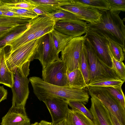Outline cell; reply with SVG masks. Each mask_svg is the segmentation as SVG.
<instances>
[{"label": "cell", "mask_w": 125, "mask_h": 125, "mask_svg": "<svg viewBox=\"0 0 125 125\" xmlns=\"http://www.w3.org/2000/svg\"><path fill=\"white\" fill-rule=\"evenodd\" d=\"M33 92L39 100L43 101L47 99L60 98L68 101H79L84 104L88 102L89 98L87 88L80 90L69 86H61L49 84L41 78L33 76L29 79Z\"/></svg>", "instance_id": "cell-1"}, {"label": "cell", "mask_w": 125, "mask_h": 125, "mask_svg": "<svg viewBox=\"0 0 125 125\" xmlns=\"http://www.w3.org/2000/svg\"><path fill=\"white\" fill-rule=\"evenodd\" d=\"M102 13L99 21L88 24V29L103 35L115 42L125 51V26L124 19L119 14L120 11H100Z\"/></svg>", "instance_id": "cell-2"}, {"label": "cell", "mask_w": 125, "mask_h": 125, "mask_svg": "<svg viewBox=\"0 0 125 125\" xmlns=\"http://www.w3.org/2000/svg\"><path fill=\"white\" fill-rule=\"evenodd\" d=\"M56 22L47 15L39 16L29 21L27 29L19 36L7 44L11 52L25 43L38 39L51 32L54 29Z\"/></svg>", "instance_id": "cell-3"}, {"label": "cell", "mask_w": 125, "mask_h": 125, "mask_svg": "<svg viewBox=\"0 0 125 125\" xmlns=\"http://www.w3.org/2000/svg\"><path fill=\"white\" fill-rule=\"evenodd\" d=\"M41 37L25 43L11 52L6 53L5 62L10 71L12 72L17 67L24 65H30L34 59Z\"/></svg>", "instance_id": "cell-4"}, {"label": "cell", "mask_w": 125, "mask_h": 125, "mask_svg": "<svg viewBox=\"0 0 125 125\" xmlns=\"http://www.w3.org/2000/svg\"><path fill=\"white\" fill-rule=\"evenodd\" d=\"M84 44L89 71L90 81L88 85L105 79H120L113 69L107 66L99 58L86 38Z\"/></svg>", "instance_id": "cell-5"}, {"label": "cell", "mask_w": 125, "mask_h": 125, "mask_svg": "<svg viewBox=\"0 0 125 125\" xmlns=\"http://www.w3.org/2000/svg\"><path fill=\"white\" fill-rule=\"evenodd\" d=\"M88 94L99 99L122 125H125V108L102 87H87Z\"/></svg>", "instance_id": "cell-6"}, {"label": "cell", "mask_w": 125, "mask_h": 125, "mask_svg": "<svg viewBox=\"0 0 125 125\" xmlns=\"http://www.w3.org/2000/svg\"><path fill=\"white\" fill-rule=\"evenodd\" d=\"M12 72L13 83L11 88L13 94L12 106L25 107L29 93V79L21 67L15 68Z\"/></svg>", "instance_id": "cell-7"}, {"label": "cell", "mask_w": 125, "mask_h": 125, "mask_svg": "<svg viewBox=\"0 0 125 125\" xmlns=\"http://www.w3.org/2000/svg\"><path fill=\"white\" fill-rule=\"evenodd\" d=\"M86 35L73 38L61 52V59L64 62L66 73L79 68V61Z\"/></svg>", "instance_id": "cell-8"}, {"label": "cell", "mask_w": 125, "mask_h": 125, "mask_svg": "<svg viewBox=\"0 0 125 125\" xmlns=\"http://www.w3.org/2000/svg\"><path fill=\"white\" fill-rule=\"evenodd\" d=\"M42 80L52 85L61 86H68L66 68L61 58L42 69Z\"/></svg>", "instance_id": "cell-9"}, {"label": "cell", "mask_w": 125, "mask_h": 125, "mask_svg": "<svg viewBox=\"0 0 125 125\" xmlns=\"http://www.w3.org/2000/svg\"><path fill=\"white\" fill-rule=\"evenodd\" d=\"M85 35L86 38L99 58L107 66L112 68V62L107 37L100 33L89 29Z\"/></svg>", "instance_id": "cell-10"}, {"label": "cell", "mask_w": 125, "mask_h": 125, "mask_svg": "<svg viewBox=\"0 0 125 125\" xmlns=\"http://www.w3.org/2000/svg\"><path fill=\"white\" fill-rule=\"evenodd\" d=\"M59 54L55 47L50 32L41 37L34 59L39 61L43 69L49 64L58 60Z\"/></svg>", "instance_id": "cell-11"}, {"label": "cell", "mask_w": 125, "mask_h": 125, "mask_svg": "<svg viewBox=\"0 0 125 125\" xmlns=\"http://www.w3.org/2000/svg\"><path fill=\"white\" fill-rule=\"evenodd\" d=\"M62 10L71 12L83 18L86 22L91 24L97 22L102 15L98 10L85 5L78 0H72L68 4L61 7Z\"/></svg>", "instance_id": "cell-12"}, {"label": "cell", "mask_w": 125, "mask_h": 125, "mask_svg": "<svg viewBox=\"0 0 125 125\" xmlns=\"http://www.w3.org/2000/svg\"><path fill=\"white\" fill-rule=\"evenodd\" d=\"M54 28L72 38L81 36L88 30V24L86 22L77 20L59 21L55 24Z\"/></svg>", "instance_id": "cell-13"}, {"label": "cell", "mask_w": 125, "mask_h": 125, "mask_svg": "<svg viewBox=\"0 0 125 125\" xmlns=\"http://www.w3.org/2000/svg\"><path fill=\"white\" fill-rule=\"evenodd\" d=\"M43 102L51 115L52 124L65 119L69 109L67 101L62 98L56 97L47 99Z\"/></svg>", "instance_id": "cell-14"}, {"label": "cell", "mask_w": 125, "mask_h": 125, "mask_svg": "<svg viewBox=\"0 0 125 125\" xmlns=\"http://www.w3.org/2000/svg\"><path fill=\"white\" fill-rule=\"evenodd\" d=\"M90 111L95 125H113L107 109L97 98L91 96Z\"/></svg>", "instance_id": "cell-15"}, {"label": "cell", "mask_w": 125, "mask_h": 125, "mask_svg": "<svg viewBox=\"0 0 125 125\" xmlns=\"http://www.w3.org/2000/svg\"><path fill=\"white\" fill-rule=\"evenodd\" d=\"M1 125H30L25 107L11 106L2 119Z\"/></svg>", "instance_id": "cell-16"}, {"label": "cell", "mask_w": 125, "mask_h": 125, "mask_svg": "<svg viewBox=\"0 0 125 125\" xmlns=\"http://www.w3.org/2000/svg\"><path fill=\"white\" fill-rule=\"evenodd\" d=\"M36 7L50 14L62 10L61 7L70 3L72 0H28Z\"/></svg>", "instance_id": "cell-17"}, {"label": "cell", "mask_w": 125, "mask_h": 125, "mask_svg": "<svg viewBox=\"0 0 125 125\" xmlns=\"http://www.w3.org/2000/svg\"><path fill=\"white\" fill-rule=\"evenodd\" d=\"M67 125H95L93 121L81 112L69 108L65 119Z\"/></svg>", "instance_id": "cell-18"}, {"label": "cell", "mask_w": 125, "mask_h": 125, "mask_svg": "<svg viewBox=\"0 0 125 125\" xmlns=\"http://www.w3.org/2000/svg\"><path fill=\"white\" fill-rule=\"evenodd\" d=\"M67 75L70 87L80 90L87 88V85L80 68L67 73Z\"/></svg>", "instance_id": "cell-19"}, {"label": "cell", "mask_w": 125, "mask_h": 125, "mask_svg": "<svg viewBox=\"0 0 125 125\" xmlns=\"http://www.w3.org/2000/svg\"><path fill=\"white\" fill-rule=\"evenodd\" d=\"M6 52H3L1 59L0 67V83L10 88L11 87L13 83V72L7 67L5 61Z\"/></svg>", "instance_id": "cell-20"}, {"label": "cell", "mask_w": 125, "mask_h": 125, "mask_svg": "<svg viewBox=\"0 0 125 125\" xmlns=\"http://www.w3.org/2000/svg\"><path fill=\"white\" fill-rule=\"evenodd\" d=\"M52 41L57 52L62 51L72 37L63 34L54 29L51 32Z\"/></svg>", "instance_id": "cell-21"}, {"label": "cell", "mask_w": 125, "mask_h": 125, "mask_svg": "<svg viewBox=\"0 0 125 125\" xmlns=\"http://www.w3.org/2000/svg\"><path fill=\"white\" fill-rule=\"evenodd\" d=\"M79 65L80 69L87 86L90 81V75L87 56L84 42L80 55Z\"/></svg>", "instance_id": "cell-22"}, {"label": "cell", "mask_w": 125, "mask_h": 125, "mask_svg": "<svg viewBox=\"0 0 125 125\" xmlns=\"http://www.w3.org/2000/svg\"><path fill=\"white\" fill-rule=\"evenodd\" d=\"M28 24L18 26L0 37V48L5 46H6L7 44L21 35L27 29Z\"/></svg>", "instance_id": "cell-23"}, {"label": "cell", "mask_w": 125, "mask_h": 125, "mask_svg": "<svg viewBox=\"0 0 125 125\" xmlns=\"http://www.w3.org/2000/svg\"><path fill=\"white\" fill-rule=\"evenodd\" d=\"M31 19L14 18L0 15V26H21L28 24Z\"/></svg>", "instance_id": "cell-24"}, {"label": "cell", "mask_w": 125, "mask_h": 125, "mask_svg": "<svg viewBox=\"0 0 125 125\" xmlns=\"http://www.w3.org/2000/svg\"><path fill=\"white\" fill-rule=\"evenodd\" d=\"M52 17L56 22L61 20H77L85 21L84 19L79 16L70 12L61 10L47 15Z\"/></svg>", "instance_id": "cell-25"}, {"label": "cell", "mask_w": 125, "mask_h": 125, "mask_svg": "<svg viewBox=\"0 0 125 125\" xmlns=\"http://www.w3.org/2000/svg\"><path fill=\"white\" fill-rule=\"evenodd\" d=\"M0 5L8 7L30 9L35 7L28 0H0Z\"/></svg>", "instance_id": "cell-26"}, {"label": "cell", "mask_w": 125, "mask_h": 125, "mask_svg": "<svg viewBox=\"0 0 125 125\" xmlns=\"http://www.w3.org/2000/svg\"><path fill=\"white\" fill-rule=\"evenodd\" d=\"M107 37L108 47L113 56L117 60L123 61L124 59V53L122 47L118 43Z\"/></svg>", "instance_id": "cell-27"}, {"label": "cell", "mask_w": 125, "mask_h": 125, "mask_svg": "<svg viewBox=\"0 0 125 125\" xmlns=\"http://www.w3.org/2000/svg\"><path fill=\"white\" fill-rule=\"evenodd\" d=\"M80 2L100 11L109 10L110 4L107 0H78Z\"/></svg>", "instance_id": "cell-28"}, {"label": "cell", "mask_w": 125, "mask_h": 125, "mask_svg": "<svg viewBox=\"0 0 125 125\" xmlns=\"http://www.w3.org/2000/svg\"><path fill=\"white\" fill-rule=\"evenodd\" d=\"M125 82L119 79H108L95 82L89 84L87 86L116 87L122 86Z\"/></svg>", "instance_id": "cell-29"}, {"label": "cell", "mask_w": 125, "mask_h": 125, "mask_svg": "<svg viewBox=\"0 0 125 125\" xmlns=\"http://www.w3.org/2000/svg\"><path fill=\"white\" fill-rule=\"evenodd\" d=\"M109 51L112 62V68L120 79L125 81V66L124 63L123 61H118L114 58L109 49Z\"/></svg>", "instance_id": "cell-30"}, {"label": "cell", "mask_w": 125, "mask_h": 125, "mask_svg": "<svg viewBox=\"0 0 125 125\" xmlns=\"http://www.w3.org/2000/svg\"><path fill=\"white\" fill-rule=\"evenodd\" d=\"M122 86L116 87H102L118 101L125 108V98Z\"/></svg>", "instance_id": "cell-31"}, {"label": "cell", "mask_w": 125, "mask_h": 125, "mask_svg": "<svg viewBox=\"0 0 125 125\" xmlns=\"http://www.w3.org/2000/svg\"><path fill=\"white\" fill-rule=\"evenodd\" d=\"M68 105L72 109L78 110L93 121V117L90 111L88 109L82 102L76 101H68Z\"/></svg>", "instance_id": "cell-32"}, {"label": "cell", "mask_w": 125, "mask_h": 125, "mask_svg": "<svg viewBox=\"0 0 125 125\" xmlns=\"http://www.w3.org/2000/svg\"><path fill=\"white\" fill-rule=\"evenodd\" d=\"M4 7L9 10L17 13L22 17L32 19L38 16L31 9Z\"/></svg>", "instance_id": "cell-33"}, {"label": "cell", "mask_w": 125, "mask_h": 125, "mask_svg": "<svg viewBox=\"0 0 125 125\" xmlns=\"http://www.w3.org/2000/svg\"><path fill=\"white\" fill-rule=\"evenodd\" d=\"M111 12L125 11V0H107Z\"/></svg>", "instance_id": "cell-34"}, {"label": "cell", "mask_w": 125, "mask_h": 125, "mask_svg": "<svg viewBox=\"0 0 125 125\" xmlns=\"http://www.w3.org/2000/svg\"><path fill=\"white\" fill-rule=\"evenodd\" d=\"M18 26H0V37Z\"/></svg>", "instance_id": "cell-35"}, {"label": "cell", "mask_w": 125, "mask_h": 125, "mask_svg": "<svg viewBox=\"0 0 125 125\" xmlns=\"http://www.w3.org/2000/svg\"><path fill=\"white\" fill-rule=\"evenodd\" d=\"M31 10L38 16H46L50 14L43 10L36 7L33 8Z\"/></svg>", "instance_id": "cell-36"}, {"label": "cell", "mask_w": 125, "mask_h": 125, "mask_svg": "<svg viewBox=\"0 0 125 125\" xmlns=\"http://www.w3.org/2000/svg\"><path fill=\"white\" fill-rule=\"evenodd\" d=\"M7 90L3 86H0V103L7 99Z\"/></svg>", "instance_id": "cell-37"}, {"label": "cell", "mask_w": 125, "mask_h": 125, "mask_svg": "<svg viewBox=\"0 0 125 125\" xmlns=\"http://www.w3.org/2000/svg\"><path fill=\"white\" fill-rule=\"evenodd\" d=\"M110 114L113 125H122L116 118L110 113Z\"/></svg>", "instance_id": "cell-38"}, {"label": "cell", "mask_w": 125, "mask_h": 125, "mask_svg": "<svg viewBox=\"0 0 125 125\" xmlns=\"http://www.w3.org/2000/svg\"><path fill=\"white\" fill-rule=\"evenodd\" d=\"M52 125H67L65 119L56 123L52 124Z\"/></svg>", "instance_id": "cell-39"}, {"label": "cell", "mask_w": 125, "mask_h": 125, "mask_svg": "<svg viewBox=\"0 0 125 125\" xmlns=\"http://www.w3.org/2000/svg\"><path fill=\"white\" fill-rule=\"evenodd\" d=\"M41 125H52V122H48L44 120H41L40 122Z\"/></svg>", "instance_id": "cell-40"}, {"label": "cell", "mask_w": 125, "mask_h": 125, "mask_svg": "<svg viewBox=\"0 0 125 125\" xmlns=\"http://www.w3.org/2000/svg\"><path fill=\"white\" fill-rule=\"evenodd\" d=\"M30 125H41L40 123L37 122H35L34 123Z\"/></svg>", "instance_id": "cell-41"}, {"label": "cell", "mask_w": 125, "mask_h": 125, "mask_svg": "<svg viewBox=\"0 0 125 125\" xmlns=\"http://www.w3.org/2000/svg\"><path fill=\"white\" fill-rule=\"evenodd\" d=\"M4 46H3L2 47H1L0 48V54L1 53V51L2 50V49H3V47H4Z\"/></svg>", "instance_id": "cell-42"}, {"label": "cell", "mask_w": 125, "mask_h": 125, "mask_svg": "<svg viewBox=\"0 0 125 125\" xmlns=\"http://www.w3.org/2000/svg\"><path fill=\"white\" fill-rule=\"evenodd\" d=\"M0 15H3L2 11L0 10Z\"/></svg>", "instance_id": "cell-43"}]
</instances>
